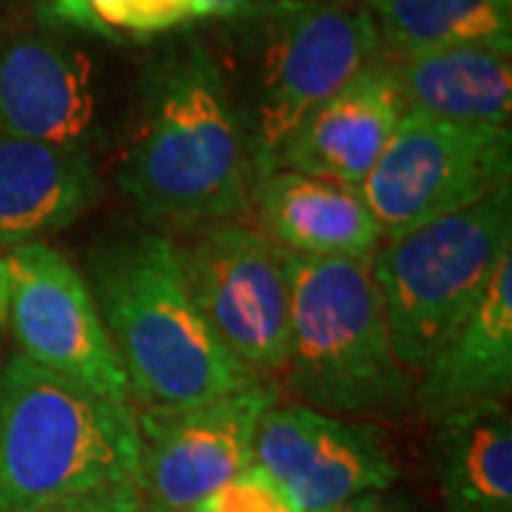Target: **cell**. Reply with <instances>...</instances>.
I'll list each match as a JSON object with an SVG mask.
<instances>
[{"mask_svg":"<svg viewBox=\"0 0 512 512\" xmlns=\"http://www.w3.org/2000/svg\"><path fill=\"white\" fill-rule=\"evenodd\" d=\"M86 6L92 9L94 20L103 26L106 35L126 32V6H123V0H86Z\"/></svg>","mask_w":512,"mask_h":512,"instance_id":"obj_24","label":"cell"},{"mask_svg":"<svg viewBox=\"0 0 512 512\" xmlns=\"http://www.w3.org/2000/svg\"><path fill=\"white\" fill-rule=\"evenodd\" d=\"M256 180L254 157L217 57L200 43L163 57L146 77L117 185L157 225L237 220Z\"/></svg>","mask_w":512,"mask_h":512,"instance_id":"obj_1","label":"cell"},{"mask_svg":"<svg viewBox=\"0 0 512 512\" xmlns=\"http://www.w3.org/2000/svg\"><path fill=\"white\" fill-rule=\"evenodd\" d=\"M123 6H126V32L134 35H157L191 20L188 0H123Z\"/></svg>","mask_w":512,"mask_h":512,"instance_id":"obj_22","label":"cell"},{"mask_svg":"<svg viewBox=\"0 0 512 512\" xmlns=\"http://www.w3.org/2000/svg\"><path fill=\"white\" fill-rule=\"evenodd\" d=\"M512 256V185L387 237L370 259L393 350L413 376L470 316Z\"/></svg>","mask_w":512,"mask_h":512,"instance_id":"obj_6","label":"cell"},{"mask_svg":"<svg viewBox=\"0 0 512 512\" xmlns=\"http://www.w3.org/2000/svg\"><path fill=\"white\" fill-rule=\"evenodd\" d=\"M94 60L60 29L0 32V131L92 151L97 137Z\"/></svg>","mask_w":512,"mask_h":512,"instance_id":"obj_12","label":"cell"},{"mask_svg":"<svg viewBox=\"0 0 512 512\" xmlns=\"http://www.w3.org/2000/svg\"><path fill=\"white\" fill-rule=\"evenodd\" d=\"M279 399L254 382L208 402L134 410L140 430V490L148 507L188 512L254 464L256 427Z\"/></svg>","mask_w":512,"mask_h":512,"instance_id":"obj_10","label":"cell"},{"mask_svg":"<svg viewBox=\"0 0 512 512\" xmlns=\"http://www.w3.org/2000/svg\"><path fill=\"white\" fill-rule=\"evenodd\" d=\"M103 197L92 151L0 131V251L49 242Z\"/></svg>","mask_w":512,"mask_h":512,"instance_id":"obj_16","label":"cell"},{"mask_svg":"<svg viewBox=\"0 0 512 512\" xmlns=\"http://www.w3.org/2000/svg\"><path fill=\"white\" fill-rule=\"evenodd\" d=\"M143 507H146V495L140 490V481H128V484H111L89 493L69 495L35 512H143Z\"/></svg>","mask_w":512,"mask_h":512,"instance_id":"obj_21","label":"cell"},{"mask_svg":"<svg viewBox=\"0 0 512 512\" xmlns=\"http://www.w3.org/2000/svg\"><path fill=\"white\" fill-rule=\"evenodd\" d=\"M6 308H9V274H6V259L0 251V328H6Z\"/></svg>","mask_w":512,"mask_h":512,"instance_id":"obj_26","label":"cell"},{"mask_svg":"<svg viewBox=\"0 0 512 512\" xmlns=\"http://www.w3.org/2000/svg\"><path fill=\"white\" fill-rule=\"evenodd\" d=\"M512 185L510 126H467L404 111L362 183L384 239Z\"/></svg>","mask_w":512,"mask_h":512,"instance_id":"obj_8","label":"cell"},{"mask_svg":"<svg viewBox=\"0 0 512 512\" xmlns=\"http://www.w3.org/2000/svg\"><path fill=\"white\" fill-rule=\"evenodd\" d=\"M512 390V256L495 268L476 308L416 373L413 410L427 424L478 404L507 402Z\"/></svg>","mask_w":512,"mask_h":512,"instance_id":"obj_15","label":"cell"},{"mask_svg":"<svg viewBox=\"0 0 512 512\" xmlns=\"http://www.w3.org/2000/svg\"><path fill=\"white\" fill-rule=\"evenodd\" d=\"M0 365H3V359H0Z\"/></svg>","mask_w":512,"mask_h":512,"instance_id":"obj_29","label":"cell"},{"mask_svg":"<svg viewBox=\"0 0 512 512\" xmlns=\"http://www.w3.org/2000/svg\"><path fill=\"white\" fill-rule=\"evenodd\" d=\"M143 512H163V510H157V507H148L146 504V507H143Z\"/></svg>","mask_w":512,"mask_h":512,"instance_id":"obj_28","label":"cell"},{"mask_svg":"<svg viewBox=\"0 0 512 512\" xmlns=\"http://www.w3.org/2000/svg\"><path fill=\"white\" fill-rule=\"evenodd\" d=\"M188 3H191V18L228 20L256 0H188Z\"/></svg>","mask_w":512,"mask_h":512,"instance_id":"obj_25","label":"cell"},{"mask_svg":"<svg viewBox=\"0 0 512 512\" xmlns=\"http://www.w3.org/2000/svg\"><path fill=\"white\" fill-rule=\"evenodd\" d=\"M404 103L382 55L322 100L288 134L271 168L362 185L402 123Z\"/></svg>","mask_w":512,"mask_h":512,"instance_id":"obj_13","label":"cell"},{"mask_svg":"<svg viewBox=\"0 0 512 512\" xmlns=\"http://www.w3.org/2000/svg\"><path fill=\"white\" fill-rule=\"evenodd\" d=\"M217 57L245 128L256 177L322 100L382 55L365 6L328 0H256L225 20Z\"/></svg>","mask_w":512,"mask_h":512,"instance_id":"obj_3","label":"cell"},{"mask_svg":"<svg viewBox=\"0 0 512 512\" xmlns=\"http://www.w3.org/2000/svg\"><path fill=\"white\" fill-rule=\"evenodd\" d=\"M325 512H407L402 501L390 498L387 493H367L359 495V498H350L339 507H330Z\"/></svg>","mask_w":512,"mask_h":512,"instance_id":"obj_23","label":"cell"},{"mask_svg":"<svg viewBox=\"0 0 512 512\" xmlns=\"http://www.w3.org/2000/svg\"><path fill=\"white\" fill-rule=\"evenodd\" d=\"M177 254L191 296L222 350L259 382L279 376L291 333L285 251L259 228L222 220L191 228L177 242Z\"/></svg>","mask_w":512,"mask_h":512,"instance_id":"obj_7","label":"cell"},{"mask_svg":"<svg viewBox=\"0 0 512 512\" xmlns=\"http://www.w3.org/2000/svg\"><path fill=\"white\" fill-rule=\"evenodd\" d=\"M404 111L467 126H510L512 52L490 46H447L384 57Z\"/></svg>","mask_w":512,"mask_h":512,"instance_id":"obj_17","label":"cell"},{"mask_svg":"<svg viewBox=\"0 0 512 512\" xmlns=\"http://www.w3.org/2000/svg\"><path fill=\"white\" fill-rule=\"evenodd\" d=\"M370 15L382 57H407L447 46L512 52V0H373Z\"/></svg>","mask_w":512,"mask_h":512,"instance_id":"obj_19","label":"cell"},{"mask_svg":"<svg viewBox=\"0 0 512 512\" xmlns=\"http://www.w3.org/2000/svg\"><path fill=\"white\" fill-rule=\"evenodd\" d=\"M9 274L6 325L32 365L114 404H131L128 382L83 271L49 242L3 251Z\"/></svg>","mask_w":512,"mask_h":512,"instance_id":"obj_9","label":"cell"},{"mask_svg":"<svg viewBox=\"0 0 512 512\" xmlns=\"http://www.w3.org/2000/svg\"><path fill=\"white\" fill-rule=\"evenodd\" d=\"M328 3H348V6H370L373 0H328Z\"/></svg>","mask_w":512,"mask_h":512,"instance_id":"obj_27","label":"cell"},{"mask_svg":"<svg viewBox=\"0 0 512 512\" xmlns=\"http://www.w3.org/2000/svg\"><path fill=\"white\" fill-rule=\"evenodd\" d=\"M83 276L134 410L208 402L259 382L214 339L171 237L143 228L103 237Z\"/></svg>","mask_w":512,"mask_h":512,"instance_id":"obj_2","label":"cell"},{"mask_svg":"<svg viewBox=\"0 0 512 512\" xmlns=\"http://www.w3.org/2000/svg\"><path fill=\"white\" fill-rule=\"evenodd\" d=\"M140 481V430L128 404L12 353L0 365V512Z\"/></svg>","mask_w":512,"mask_h":512,"instance_id":"obj_5","label":"cell"},{"mask_svg":"<svg viewBox=\"0 0 512 512\" xmlns=\"http://www.w3.org/2000/svg\"><path fill=\"white\" fill-rule=\"evenodd\" d=\"M254 461L302 512H325L359 495L387 493L399 476L379 421L333 416L279 399L259 419Z\"/></svg>","mask_w":512,"mask_h":512,"instance_id":"obj_11","label":"cell"},{"mask_svg":"<svg viewBox=\"0 0 512 512\" xmlns=\"http://www.w3.org/2000/svg\"><path fill=\"white\" fill-rule=\"evenodd\" d=\"M248 208L259 231L285 254L370 262L384 242L362 185L271 168L251 185Z\"/></svg>","mask_w":512,"mask_h":512,"instance_id":"obj_14","label":"cell"},{"mask_svg":"<svg viewBox=\"0 0 512 512\" xmlns=\"http://www.w3.org/2000/svg\"><path fill=\"white\" fill-rule=\"evenodd\" d=\"M188 512H302L288 490L268 476L259 464H248L242 473L225 481L220 490L202 498Z\"/></svg>","mask_w":512,"mask_h":512,"instance_id":"obj_20","label":"cell"},{"mask_svg":"<svg viewBox=\"0 0 512 512\" xmlns=\"http://www.w3.org/2000/svg\"><path fill=\"white\" fill-rule=\"evenodd\" d=\"M288 359L279 373L299 404L348 419L413 413L416 376L399 362L370 262L285 254Z\"/></svg>","mask_w":512,"mask_h":512,"instance_id":"obj_4","label":"cell"},{"mask_svg":"<svg viewBox=\"0 0 512 512\" xmlns=\"http://www.w3.org/2000/svg\"><path fill=\"white\" fill-rule=\"evenodd\" d=\"M430 427V456L444 512H512L507 402L478 404Z\"/></svg>","mask_w":512,"mask_h":512,"instance_id":"obj_18","label":"cell"}]
</instances>
